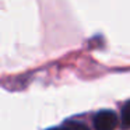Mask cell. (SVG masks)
Masks as SVG:
<instances>
[{
  "mask_svg": "<svg viewBox=\"0 0 130 130\" xmlns=\"http://www.w3.org/2000/svg\"><path fill=\"white\" fill-rule=\"evenodd\" d=\"M119 119L113 110H99L94 116V129L95 130H115L118 127Z\"/></svg>",
  "mask_w": 130,
  "mask_h": 130,
  "instance_id": "cell-1",
  "label": "cell"
},
{
  "mask_svg": "<svg viewBox=\"0 0 130 130\" xmlns=\"http://www.w3.org/2000/svg\"><path fill=\"white\" fill-rule=\"evenodd\" d=\"M120 120H122V126L124 129H130V101H127L122 108Z\"/></svg>",
  "mask_w": 130,
  "mask_h": 130,
  "instance_id": "cell-2",
  "label": "cell"
},
{
  "mask_svg": "<svg viewBox=\"0 0 130 130\" xmlns=\"http://www.w3.org/2000/svg\"><path fill=\"white\" fill-rule=\"evenodd\" d=\"M49 130H71V127L63 126V127H53V129H49Z\"/></svg>",
  "mask_w": 130,
  "mask_h": 130,
  "instance_id": "cell-3",
  "label": "cell"
}]
</instances>
